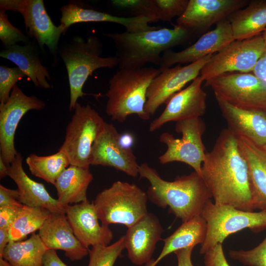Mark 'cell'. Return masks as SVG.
<instances>
[{
    "instance_id": "8d00e7d4",
    "label": "cell",
    "mask_w": 266,
    "mask_h": 266,
    "mask_svg": "<svg viewBox=\"0 0 266 266\" xmlns=\"http://www.w3.org/2000/svg\"><path fill=\"white\" fill-rule=\"evenodd\" d=\"M26 76L18 67L0 66V102H6L10 97L13 88L16 83Z\"/></svg>"
},
{
    "instance_id": "836d02e7",
    "label": "cell",
    "mask_w": 266,
    "mask_h": 266,
    "mask_svg": "<svg viewBox=\"0 0 266 266\" xmlns=\"http://www.w3.org/2000/svg\"><path fill=\"white\" fill-rule=\"evenodd\" d=\"M124 249V236L110 245L92 247L88 249L89 262L88 266H114Z\"/></svg>"
},
{
    "instance_id": "f1b7e54d",
    "label": "cell",
    "mask_w": 266,
    "mask_h": 266,
    "mask_svg": "<svg viewBox=\"0 0 266 266\" xmlns=\"http://www.w3.org/2000/svg\"><path fill=\"white\" fill-rule=\"evenodd\" d=\"M229 18L235 40H244L260 35L266 29V0L251 1Z\"/></svg>"
},
{
    "instance_id": "1f68e13d",
    "label": "cell",
    "mask_w": 266,
    "mask_h": 266,
    "mask_svg": "<svg viewBox=\"0 0 266 266\" xmlns=\"http://www.w3.org/2000/svg\"><path fill=\"white\" fill-rule=\"evenodd\" d=\"M26 162L33 175L53 185L60 175L70 166L68 158L60 150L44 156L31 154L27 157Z\"/></svg>"
},
{
    "instance_id": "7402d4cb",
    "label": "cell",
    "mask_w": 266,
    "mask_h": 266,
    "mask_svg": "<svg viewBox=\"0 0 266 266\" xmlns=\"http://www.w3.org/2000/svg\"><path fill=\"white\" fill-rule=\"evenodd\" d=\"M216 100L231 132L259 146L266 145V111L241 108L222 100Z\"/></svg>"
},
{
    "instance_id": "7c38bea8",
    "label": "cell",
    "mask_w": 266,
    "mask_h": 266,
    "mask_svg": "<svg viewBox=\"0 0 266 266\" xmlns=\"http://www.w3.org/2000/svg\"><path fill=\"white\" fill-rule=\"evenodd\" d=\"M0 9L20 13L23 17L29 36L34 38L43 49L46 45L55 55L65 29L56 26L48 15L42 0H0Z\"/></svg>"
},
{
    "instance_id": "2e32d148",
    "label": "cell",
    "mask_w": 266,
    "mask_h": 266,
    "mask_svg": "<svg viewBox=\"0 0 266 266\" xmlns=\"http://www.w3.org/2000/svg\"><path fill=\"white\" fill-rule=\"evenodd\" d=\"M203 79L200 75L186 88L173 95L166 102L163 112L149 125L154 132L167 122L201 118L206 109V94L201 85Z\"/></svg>"
},
{
    "instance_id": "f35d334b",
    "label": "cell",
    "mask_w": 266,
    "mask_h": 266,
    "mask_svg": "<svg viewBox=\"0 0 266 266\" xmlns=\"http://www.w3.org/2000/svg\"><path fill=\"white\" fill-rule=\"evenodd\" d=\"M23 206V204L0 206V228L9 229Z\"/></svg>"
},
{
    "instance_id": "44dd1931",
    "label": "cell",
    "mask_w": 266,
    "mask_h": 266,
    "mask_svg": "<svg viewBox=\"0 0 266 266\" xmlns=\"http://www.w3.org/2000/svg\"><path fill=\"white\" fill-rule=\"evenodd\" d=\"M60 25L65 32L72 24L83 22H111L124 26L127 32L135 33L158 29L149 23L154 22L150 18L139 15L121 17L84 7L81 2L71 1L61 8Z\"/></svg>"
},
{
    "instance_id": "f546056e",
    "label": "cell",
    "mask_w": 266,
    "mask_h": 266,
    "mask_svg": "<svg viewBox=\"0 0 266 266\" xmlns=\"http://www.w3.org/2000/svg\"><path fill=\"white\" fill-rule=\"evenodd\" d=\"M47 250L38 234L34 233L26 240L9 242L0 258L11 266H42Z\"/></svg>"
},
{
    "instance_id": "4fadbf2b",
    "label": "cell",
    "mask_w": 266,
    "mask_h": 266,
    "mask_svg": "<svg viewBox=\"0 0 266 266\" xmlns=\"http://www.w3.org/2000/svg\"><path fill=\"white\" fill-rule=\"evenodd\" d=\"M45 107L43 101L35 96L26 95L17 85L13 88L8 100L0 104V156L7 165L18 153L14 137L21 119L29 111L41 110Z\"/></svg>"
},
{
    "instance_id": "9a60e30c",
    "label": "cell",
    "mask_w": 266,
    "mask_h": 266,
    "mask_svg": "<svg viewBox=\"0 0 266 266\" xmlns=\"http://www.w3.org/2000/svg\"><path fill=\"white\" fill-rule=\"evenodd\" d=\"M120 134L113 124L106 123L103 131L92 146L90 165L112 167L136 177L139 175V165L132 148L120 144Z\"/></svg>"
},
{
    "instance_id": "5bb4252c",
    "label": "cell",
    "mask_w": 266,
    "mask_h": 266,
    "mask_svg": "<svg viewBox=\"0 0 266 266\" xmlns=\"http://www.w3.org/2000/svg\"><path fill=\"white\" fill-rule=\"evenodd\" d=\"M212 55L187 66L178 65L172 67L161 69L160 73L152 80L148 88L144 107L146 113L150 116L154 115L160 106L166 103L186 84L199 76L201 70Z\"/></svg>"
},
{
    "instance_id": "b9f144b4",
    "label": "cell",
    "mask_w": 266,
    "mask_h": 266,
    "mask_svg": "<svg viewBox=\"0 0 266 266\" xmlns=\"http://www.w3.org/2000/svg\"><path fill=\"white\" fill-rule=\"evenodd\" d=\"M42 266H68L58 256L56 250L47 249L44 255Z\"/></svg>"
},
{
    "instance_id": "9c48e42d",
    "label": "cell",
    "mask_w": 266,
    "mask_h": 266,
    "mask_svg": "<svg viewBox=\"0 0 266 266\" xmlns=\"http://www.w3.org/2000/svg\"><path fill=\"white\" fill-rule=\"evenodd\" d=\"M205 130V124L201 118L176 122L175 131L181 133V138H175L167 132L160 135V141L166 144L167 149L159 156L160 163L165 165L174 162L184 163L201 175L206 152L202 140Z\"/></svg>"
},
{
    "instance_id": "30bf717a",
    "label": "cell",
    "mask_w": 266,
    "mask_h": 266,
    "mask_svg": "<svg viewBox=\"0 0 266 266\" xmlns=\"http://www.w3.org/2000/svg\"><path fill=\"white\" fill-rule=\"evenodd\" d=\"M216 99L237 107L266 111V83L252 72L224 73L205 81Z\"/></svg>"
},
{
    "instance_id": "5b68a950",
    "label": "cell",
    "mask_w": 266,
    "mask_h": 266,
    "mask_svg": "<svg viewBox=\"0 0 266 266\" xmlns=\"http://www.w3.org/2000/svg\"><path fill=\"white\" fill-rule=\"evenodd\" d=\"M102 47L101 41L95 35H89L86 39L74 35L59 49L68 75L70 111L74 110L78 98L84 95L83 87L95 70L118 66L116 56H101Z\"/></svg>"
},
{
    "instance_id": "6da1fadb",
    "label": "cell",
    "mask_w": 266,
    "mask_h": 266,
    "mask_svg": "<svg viewBox=\"0 0 266 266\" xmlns=\"http://www.w3.org/2000/svg\"><path fill=\"white\" fill-rule=\"evenodd\" d=\"M201 176L216 205L254 210L248 166L237 136L228 128L221 131L212 150L206 152Z\"/></svg>"
},
{
    "instance_id": "f6af8a7d",
    "label": "cell",
    "mask_w": 266,
    "mask_h": 266,
    "mask_svg": "<svg viewBox=\"0 0 266 266\" xmlns=\"http://www.w3.org/2000/svg\"><path fill=\"white\" fill-rule=\"evenodd\" d=\"M119 141L123 147L127 148H131L133 143V137L130 133H126L120 134Z\"/></svg>"
},
{
    "instance_id": "e0dca14e",
    "label": "cell",
    "mask_w": 266,
    "mask_h": 266,
    "mask_svg": "<svg viewBox=\"0 0 266 266\" xmlns=\"http://www.w3.org/2000/svg\"><path fill=\"white\" fill-rule=\"evenodd\" d=\"M231 25L226 19L216 24L213 30L203 34L196 42L179 52L171 49L162 56L160 69L170 67L176 64H191L213 55L234 40Z\"/></svg>"
},
{
    "instance_id": "ffe728a7",
    "label": "cell",
    "mask_w": 266,
    "mask_h": 266,
    "mask_svg": "<svg viewBox=\"0 0 266 266\" xmlns=\"http://www.w3.org/2000/svg\"><path fill=\"white\" fill-rule=\"evenodd\" d=\"M163 231L158 217L150 212L128 228L124 236L125 249L131 262L140 266L150 261Z\"/></svg>"
},
{
    "instance_id": "4dcf8cb0",
    "label": "cell",
    "mask_w": 266,
    "mask_h": 266,
    "mask_svg": "<svg viewBox=\"0 0 266 266\" xmlns=\"http://www.w3.org/2000/svg\"><path fill=\"white\" fill-rule=\"evenodd\" d=\"M51 213L49 210L43 207L23 205L8 229L9 241L23 240L29 234L39 231Z\"/></svg>"
},
{
    "instance_id": "cb8c5ba5",
    "label": "cell",
    "mask_w": 266,
    "mask_h": 266,
    "mask_svg": "<svg viewBox=\"0 0 266 266\" xmlns=\"http://www.w3.org/2000/svg\"><path fill=\"white\" fill-rule=\"evenodd\" d=\"M23 160V157L18 152L8 165V176L17 186L20 202L29 206L45 208L51 213H65V206L50 196L44 185L32 179L25 172Z\"/></svg>"
},
{
    "instance_id": "60d3db41",
    "label": "cell",
    "mask_w": 266,
    "mask_h": 266,
    "mask_svg": "<svg viewBox=\"0 0 266 266\" xmlns=\"http://www.w3.org/2000/svg\"><path fill=\"white\" fill-rule=\"evenodd\" d=\"M193 248V247H189L174 252L177 257V266H194L191 260Z\"/></svg>"
},
{
    "instance_id": "484cf974",
    "label": "cell",
    "mask_w": 266,
    "mask_h": 266,
    "mask_svg": "<svg viewBox=\"0 0 266 266\" xmlns=\"http://www.w3.org/2000/svg\"><path fill=\"white\" fill-rule=\"evenodd\" d=\"M0 56L15 64L36 87L51 88L48 82L51 80L49 71L41 63L37 51L32 43L4 47L0 51Z\"/></svg>"
},
{
    "instance_id": "8fae6325",
    "label": "cell",
    "mask_w": 266,
    "mask_h": 266,
    "mask_svg": "<svg viewBox=\"0 0 266 266\" xmlns=\"http://www.w3.org/2000/svg\"><path fill=\"white\" fill-rule=\"evenodd\" d=\"M266 47L262 34L234 40L212 55L200 76L205 81L228 72H252Z\"/></svg>"
},
{
    "instance_id": "52a82bcc",
    "label": "cell",
    "mask_w": 266,
    "mask_h": 266,
    "mask_svg": "<svg viewBox=\"0 0 266 266\" xmlns=\"http://www.w3.org/2000/svg\"><path fill=\"white\" fill-rule=\"evenodd\" d=\"M207 223V233L201 244L204 254L230 235L245 229L258 233L266 229V211H245L229 205H217L208 201L201 214Z\"/></svg>"
},
{
    "instance_id": "d6a6232c",
    "label": "cell",
    "mask_w": 266,
    "mask_h": 266,
    "mask_svg": "<svg viewBox=\"0 0 266 266\" xmlns=\"http://www.w3.org/2000/svg\"><path fill=\"white\" fill-rule=\"evenodd\" d=\"M189 0H147V15L154 22H170L185 12Z\"/></svg>"
},
{
    "instance_id": "ee69618b",
    "label": "cell",
    "mask_w": 266,
    "mask_h": 266,
    "mask_svg": "<svg viewBox=\"0 0 266 266\" xmlns=\"http://www.w3.org/2000/svg\"><path fill=\"white\" fill-rule=\"evenodd\" d=\"M9 242L8 229L0 228V257Z\"/></svg>"
},
{
    "instance_id": "bcb514c9",
    "label": "cell",
    "mask_w": 266,
    "mask_h": 266,
    "mask_svg": "<svg viewBox=\"0 0 266 266\" xmlns=\"http://www.w3.org/2000/svg\"><path fill=\"white\" fill-rule=\"evenodd\" d=\"M8 176V165L0 156V177L3 178Z\"/></svg>"
},
{
    "instance_id": "d6986e66",
    "label": "cell",
    "mask_w": 266,
    "mask_h": 266,
    "mask_svg": "<svg viewBox=\"0 0 266 266\" xmlns=\"http://www.w3.org/2000/svg\"><path fill=\"white\" fill-rule=\"evenodd\" d=\"M65 210L75 235L86 248L109 245L113 237L112 232L108 226L99 223L93 201L67 205Z\"/></svg>"
},
{
    "instance_id": "d4e9b609",
    "label": "cell",
    "mask_w": 266,
    "mask_h": 266,
    "mask_svg": "<svg viewBox=\"0 0 266 266\" xmlns=\"http://www.w3.org/2000/svg\"><path fill=\"white\" fill-rule=\"evenodd\" d=\"M249 168L253 209L266 211V151L250 140L237 137Z\"/></svg>"
},
{
    "instance_id": "74e56055",
    "label": "cell",
    "mask_w": 266,
    "mask_h": 266,
    "mask_svg": "<svg viewBox=\"0 0 266 266\" xmlns=\"http://www.w3.org/2000/svg\"><path fill=\"white\" fill-rule=\"evenodd\" d=\"M205 266H230L225 256L222 244H218L204 254Z\"/></svg>"
},
{
    "instance_id": "7bdbcfd3",
    "label": "cell",
    "mask_w": 266,
    "mask_h": 266,
    "mask_svg": "<svg viewBox=\"0 0 266 266\" xmlns=\"http://www.w3.org/2000/svg\"><path fill=\"white\" fill-rule=\"evenodd\" d=\"M252 72L266 83V47Z\"/></svg>"
},
{
    "instance_id": "277c9868",
    "label": "cell",
    "mask_w": 266,
    "mask_h": 266,
    "mask_svg": "<svg viewBox=\"0 0 266 266\" xmlns=\"http://www.w3.org/2000/svg\"><path fill=\"white\" fill-rule=\"evenodd\" d=\"M161 71L160 68L144 66L139 68H119L109 81L105 96V112L114 121L125 122L132 114L142 120L150 118L144 107L148 88Z\"/></svg>"
},
{
    "instance_id": "ba28073f",
    "label": "cell",
    "mask_w": 266,
    "mask_h": 266,
    "mask_svg": "<svg viewBox=\"0 0 266 266\" xmlns=\"http://www.w3.org/2000/svg\"><path fill=\"white\" fill-rule=\"evenodd\" d=\"M73 111L59 150L66 155L70 165L89 168L92 146L103 131L106 122L89 104L82 105L77 102Z\"/></svg>"
},
{
    "instance_id": "681fc988",
    "label": "cell",
    "mask_w": 266,
    "mask_h": 266,
    "mask_svg": "<svg viewBox=\"0 0 266 266\" xmlns=\"http://www.w3.org/2000/svg\"><path fill=\"white\" fill-rule=\"evenodd\" d=\"M265 150V151H266V145H265V146H264L263 147H262Z\"/></svg>"
},
{
    "instance_id": "83f0119b",
    "label": "cell",
    "mask_w": 266,
    "mask_h": 266,
    "mask_svg": "<svg viewBox=\"0 0 266 266\" xmlns=\"http://www.w3.org/2000/svg\"><path fill=\"white\" fill-rule=\"evenodd\" d=\"M93 180L89 168L70 165L56 179L54 186L58 200L64 206L88 200L87 190Z\"/></svg>"
},
{
    "instance_id": "603a6c76",
    "label": "cell",
    "mask_w": 266,
    "mask_h": 266,
    "mask_svg": "<svg viewBox=\"0 0 266 266\" xmlns=\"http://www.w3.org/2000/svg\"><path fill=\"white\" fill-rule=\"evenodd\" d=\"M38 234L47 249L63 250L71 261L81 260L89 254L75 235L65 213H51Z\"/></svg>"
},
{
    "instance_id": "3957f363",
    "label": "cell",
    "mask_w": 266,
    "mask_h": 266,
    "mask_svg": "<svg viewBox=\"0 0 266 266\" xmlns=\"http://www.w3.org/2000/svg\"><path fill=\"white\" fill-rule=\"evenodd\" d=\"M195 33L178 25L173 28L161 27L155 30L130 33H105L116 49L119 68L134 69L147 63L160 66L163 53L189 41Z\"/></svg>"
},
{
    "instance_id": "d590c367",
    "label": "cell",
    "mask_w": 266,
    "mask_h": 266,
    "mask_svg": "<svg viewBox=\"0 0 266 266\" xmlns=\"http://www.w3.org/2000/svg\"><path fill=\"white\" fill-rule=\"evenodd\" d=\"M0 39L4 46L7 47L23 42L30 43L29 37L9 21L5 11L0 9Z\"/></svg>"
},
{
    "instance_id": "7a4b0ae2",
    "label": "cell",
    "mask_w": 266,
    "mask_h": 266,
    "mask_svg": "<svg viewBox=\"0 0 266 266\" xmlns=\"http://www.w3.org/2000/svg\"><path fill=\"white\" fill-rule=\"evenodd\" d=\"M139 175L150 183L146 192L148 200L183 222L201 215L206 203L212 198L202 176L196 171L166 181L146 163L139 165Z\"/></svg>"
},
{
    "instance_id": "ac0fdd59",
    "label": "cell",
    "mask_w": 266,
    "mask_h": 266,
    "mask_svg": "<svg viewBox=\"0 0 266 266\" xmlns=\"http://www.w3.org/2000/svg\"><path fill=\"white\" fill-rule=\"evenodd\" d=\"M249 2L247 0H189L176 24L196 33L226 20Z\"/></svg>"
},
{
    "instance_id": "c3c4849f",
    "label": "cell",
    "mask_w": 266,
    "mask_h": 266,
    "mask_svg": "<svg viewBox=\"0 0 266 266\" xmlns=\"http://www.w3.org/2000/svg\"><path fill=\"white\" fill-rule=\"evenodd\" d=\"M262 35H263V38H264V40H265V42H266V30L264 31V32H263Z\"/></svg>"
},
{
    "instance_id": "7dc6e473",
    "label": "cell",
    "mask_w": 266,
    "mask_h": 266,
    "mask_svg": "<svg viewBox=\"0 0 266 266\" xmlns=\"http://www.w3.org/2000/svg\"><path fill=\"white\" fill-rule=\"evenodd\" d=\"M0 266H11L8 262L3 258H0Z\"/></svg>"
},
{
    "instance_id": "e575fe53",
    "label": "cell",
    "mask_w": 266,
    "mask_h": 266,
    "mask_svg": "<svg viewBox=\"0 0 266 266\" xmlns=\"http://www.w3.org/2000/svg\"><path fill=\"white\" fill-rule=\"evenodd\" d=\"M229 256L245 266H266V236L256 247L248 250H230Z\"/></svg>"
},
{
    "instance_id": "4316f807",
    "label": "cell",
    "mask_w": 266,
    "mask_h": 266,
    "mask_svg": "<svg viewBox=\"0 0 266 266\" xmlns=\"http://www.w3.org/2000/svg\"><path fill=\"white\" fill-rule=\"evenodd\" d=\"M206 233L207 223L201 215L183 222L172 234L163 240L164 245L158 258L155 260H151L145 266H156L164 258L171 253L201 244L205 239Z\"/></svg>"
},
{
    "instance_id": "ab89813d",
    "label": "cell",
    "mask_w": 266,
    "mask_h": 266,
    "mask_svg": "<svg viewBox=\"0 0 266 266\" xmlns=\"http://www.w3.org/2000/svg\"><path fill=\"white\" fill-rule=\"evenodd\" d=\"M19 194L17 189H8L0 185V206L20 205Z\"/></svg>"
},
{
    "instance_id": "8992f818",
    "label": "cell",
    "mask_w": 266,
    "mask_h": 266,
    "mask_svg": "<svg viewBox=\"0 0 266 266\" xmlns=\"http://www.w3.org/2000/svg\"><path fill=\"white\" fill-rule=\"evenodd\" d=\"M146 192L136 185L116 181L98 193L93 201L101 224L132 227L148 212Z\"/></svg>"
}]
</instances>
